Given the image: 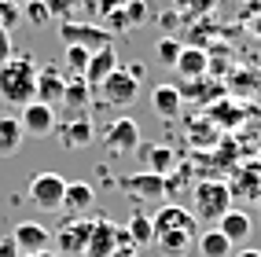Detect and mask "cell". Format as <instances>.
Instances as JSON below:
<instances>
[{
    "mask_svg": "<svg viewBox=\"0 0 261 257\" xmlns=\"http://www.w3.org/2000/svg\"><path fill=\"white\" fill-rule=\"evenodd\" d=\"M151 224H154V246L166 257H188L199 243V220L184 206H162L151 217Z\"/></svg>",
    "mask_w": 261,
    "mask_h": 257,
    "instance_id": "1",
    "label": "cell"
},
{
    "mask_svg": "<svg viewBox=\"0 0 261 257\" xmlns=\"http://www.w3.org/2000/svg\"><path fill=\"white\" fill-rule=\"evenodd\" d=\"M33 96H37V59L26 51L0 63V99L11 107H26Z\"/></svg>",
    "mask_w": 261,
    "mask_h": 257,
    "instance_id": "2",
    "label": "cell"
},
{
    "mask_svg": "<svg viewBox=\"0 0 261 257\" xmlns=\"http://www.w3.org/2000/svg\"><path fill=\"white\" fill-rule=\"evenodd\" d=\"M228 210H232V187L228 184H221V180L195 184V191H191V217L195 220L214 224V220H221Z\"/></svg>",
    "mask_w": 261,
    "mask_h": 257,
    "instance_id": "3",
    "label": "cell"
},
{
    "mask_svg": "<svg viewBox=\"0 0 261 257\" xmlns=\"http://www.w3.org/2000/svg\"><path fill=\"white\" fill-rule=\"evenodd\" d=\"M63 191H66V177H59V173H37L26 184V198L44 213L63 210Z\"/></svg>",
    "mask_w": 261,
    "mask_h": 257,
    "instance_id": "4",
    "label": "cell"
},
{
    "mask_svg": "<svg viewBox=\"0 0 261 257\" xmlns=\"http://www.w3.org/2000/svg\"><path fill=\"white\" fill-rule=\"evenodd\" d=\"M59 37L66 44H81L89 51H99V48H111L114 44V33L107 26H96V22H74V19H63L59 22Z\"/></svg>",
    "mask_w": 261,
    "mask_h": 257,
    "instance_id": "5",
    "label": "cell"
},
{
    "mask_svg": "<svg viewBox=\"0 0 261 257\" xmlns=\"http://www.w3.org/2000/svg\"><path fill=\"white\" fill-rule=\"evenodd\" d=\"M92 235V217H66L56 228V250L59 257H81Z\"/></svg>",
    "mask_w": 261,
    "mask_h": 257,
    "instance_id": "6",
    "label": "cell"
},
{
    "mask_svg": "<svg viewBox=\"0 0 261 257\" xmlns=\"http://www.w3.org/2000/svg\"><path fill=\"white\" fill-rule=\"evenodd\" d=\"M19 125H22V136H33V140H44V136L56 132L59 118H56V107H48L41 99H30L26 107H19Z\"/></svg>",
    "mask_w": 261,
    "mask_h": 257,
    "instance_id": "7",
    "label": "cell"
},
{
    "mask_svg": "<svg viewBox=\"0 0 261 257\" xmlns=\"http://www.w3.org/2000/svg\"><path fill=\"white\" fill-rule=\"evenodd\" d=\"M103 147H107L111 158L133 154L136 147H140V125H136L133 118H118V122H111L107 132H103Z\"/></svg>",
    "mask_w": 261,
    "mask_h": 257,
    "instance_id": "8",
    "label": "cell"
},
{
    "mask_svg": "<svg viewBox=\"0 0 261 257\" xmlns=\"http://www.w3.org/2000/svg\"><path fill=\"white\" fill-rule=\"evenodd\" d=\"M99 96H103V103H111V107H129V103H136V96H140V81H136L125 66H118V70L99 84Z\"/></svg>",
    "mask_w": 261,
    "mask_h": 257,
    "instance_id": "9",
    "label": "cell"
},
{
    "mask_svg": "<svg viewBox=\"0 0 261 257\" xmlns=\"http://www.w3.org/2000/svg\"><path fill=\"white\" fill-rule=\"evenodd\" d=\"M11 243L19 253H41V250L51 246V232L44 224H37V220H19L15 232H11Z\"/></svg>",
    "mask_w": 261,
    "mask_h": 257,
    "instance_id": "10",
    "label": "cell"
},
{
    "mask_svg": "<svg viewBox=\"0 0 261 257\" xmlns=\"http://www.w3.org/2000/svg\"><path fill=\"white\" fill-rule=\"evenodd\" d=\"M63 92H66V70H59L56 63L37 66V96H33V99L56 107V103H63Z\"/></svg>",
    "mask_w": 261,
    "mask_h": 257,
    "instance_id": "11",
    "label": "cell"
},
{
    "mask_svg": "<svg viewBox=\"0 0 261 257\" xmlns=\"http://www.w3.org/2000/svg\"><path fill=\"white\" fill-rule=\"evenodd\" d=\"M114 250H118V224L107 217H92V235L85 246V257H111Z\"/></svg>",
    "mask_w": 261,
    "mask_h": 257,
    "instance_id": "12",
    "label": "cell"
},
{
    "mask_svg": "<svg viewBox=\"0 0 261 257\" xmlns=\"http://www.w3.org/2000/svg\"><path fill=\"white\" fill-rule=\"evenodd\" d=\"M118 51H114V44L111 48H99V51H92V55H89V66H85V81H89V89H99V84L103 81H107L114 70H118Z\"/></svg>",
    "mask_w": 261,
    "mask_h": 257,
    "instance_id": "13",
    "label": "cell"
},
{
    "mask_svg": "<svg viewBox=\"0 0 261 257\" xmlns=\"http://www.w3.org/2000/svg\"><path fill=\"white\" fill-rule=\"evenodd\" d=\"M173 70H177L184 81H199V77L210 74V55H206V48H199V44L180 48V55H177V63H173Z\"/></svg>",
    "mask_w": 261,
    "mask_h": 257,
    "instance_id": "14",
    "label": "cell"
},
{
    "mask_svg": "<svg viewBox=\"0 0 261 257\" xmlns=\"http://www.w3.org/2000/svg\"><path fill=\"white\" fill-rule=\"evenodd\" d=\"M96 202V187L89 180H66V191H63V210L70 217H85Z\"/></svg>",
    "mask_w": 261,
    "mask_h": 257,
    "instance_id": "15",
    "label": "cell"
},
{
    "mask_svg": "<svg viewBox=\"0 0 261 257\" xmlns=\"http://www.w3.org/2000/svg\"><path fill=\"white\" fill-rule=\"evenodd\" d=\"M121 191H129L133 198H162L166 195V177L159 173H136V177H121Z\"/></svg>",
    "mask_w": 261,
    "mask_h": 257,
    "instance_id": "16",
    "label": "cell"
},
{
    "mask_svg": "<svg viewBox=\"0 0 261 257\" xmlns=\"http://www.w3.org/2000/svg\"><path fill=\"white\" fill-rule=\"evenodd\" d=\"M56 132H59V140H63L66 151H81V147H89L96 140L92 122H89V118H81V114L74 118V122H66V125H56Z\"/></svg>",
    "mask_w": 261,
    "mask_h": 257,
    "instance_id": "17",
    "label": "cell"
},
{
    "mask_svg": "<svg viewBox=\"0 0 261 257\" xmlns=\"http://www.w3.org/2000/svg\"><path fill=\"white\" fill-rule=\"evenodd\" d=\"M250 228H254V220H250V213H243V210H228L221 220H217V232L228 239L232 246H243L250 239Z\"/></svg>",
    "mask_w": 261,
    "mask_h": 257,
    "instance_id": "18",
    "label": "cell"
},
{
    "mask_svg": "<svg viewBox=\"0 0 261 257\" xmlns=\"http://www.w3.org/2000/svg\"><path fill=\"white\" fill-rule=\"evenodd\" d=\"M180 103H184V92L177 89V84H154L151 92V110L166 118V122H173V118L180 114Z\"/></svg>",
    "mask_w": 261,
    "mask_h": 257,
    "instance_id": "19",
    "label": "cell"
},
{
    "mask_svg": "<svg viewBox=\"0 0 261 257\" xmlns=\"http://www.w3.org/2000/svg\"><path fill=\"white\" fill-rule=\"evenodd\" d=\"M125 235H129V243H133L136 250L154 246V224H151V217H147V213H133L129 224H125Z\"/></svg>",
    "mask_w": 261,
    "mask_h": 257,
    "instance_id": "20",
    "label": "cell"
},
{
    "mask_svg": "<svg viewBox=\"0 0 261 257\" xmlns=\"http://www.w3.org/2000/svg\"><path fill=\"white\" fill-rule=\"evenodd\" d=\"M195 250H199V257H232V243L224 239L217 228H210V232H199V243H195Z\"/></svg>",
    "mask_w": 261,
    "mask_h": 257,
    "instance_id": "21",
    "label": "cell"
},
{
    "mask_svg": "<svg viewBox=\"0 0 261 257\" xmlns=\"http://www.w3.org/2000/svg\"><path fill=\"white\" fill-rule=\"evenodd\" d=\"M22 147V125L15 114H0V154H15Z\"/></svg>",
    "mask_w": 261,
    "mask_h": 257,
    "instance_id": "22",
    "label": "cell"
},
{
    "mask_svg": "<svg viewBox=\"0 0 261 257\" xmlns=\"http://www.w3.org/2000/svg\"><path fill=\"white\" fill-rule=\"evenodd\" d=\"M89 99H92L89 81H85V77H66V92H63V103H66V107H70L74 114H81L85 107H89Z\"/></svg>",
    "mask_w": 261,
    "mask_h": 257,
    "instance_id": "23",
    "label": "cell"
},
{
    "mask_svg": "<svg viewBox=\"0 0 261 257\" xmlns=\"http://www.w3.org/2000/svg\"><path fill=\"white\" fill-rule=\"evenodd\" d=\"M136 151L147 158V173H159V177H166L169 169H173V162H177V158H173V151L169 147H159V144H154V147H136Z\"/></svg>",
    "mask_w": 261,
    "mask_h": 257,
    "instance_id": "24",
    "label": "cell"
},
{
    "mask_svg": "<svg viewBox=\"0 0 261 257\" xmlns=\"http://www.w3.org/2000/svg\"><path fill=\"white\" fill-rule=\"evenodd\" d=\"M89 55H92L89 48H81V44H66V48H63V66H66V74H70V77H81V74H85V66H89Z\"/></svg>",
    "mask_w": 261,
    "mask_h": 257,
    "instance_id": "25",
    "label": "cell"
},
{
    "mask_svg": "<svg viewBox=\"0 0 261 257\" xmlns=\"http://www.w3.org/2000/svg\"><path fill=\"white\" fill-rule=\"evenodd\" d=\"M121 11H125L129 30L147 26V22H151V4H147V0H125V4H121Z\"/></svg>",
    "mask_w": 261,
    "mask_h": 257,
    "instance_id": "26",
    "label": "cell"
},
{
    "mask_svg": "<svg viewBox=\"0 0 261 257\" xmlns=\"http://www.w3.org/2000/svg\"><path fill=\"white\" fill-rule=\"evenodd\" d=\"M180 41L177 37H169V33H162L159 41H154V55H159V63H166V66H173L177 63V55H180Z\"/></svg>",
    "mask_w": 261,
    "mask_h": 257,
    "instance_id": "27",
    "label": "cell"
},
{
    "mask_svg": "<svg viewBox=\"0 0 261 257\" xmlns=\"http://www.w3.org/2000/svg\"><path fill=\"white\" fill-rule=\"evenodd\" d=\"M22 19H26L30 26H37V30H41V26H48V22H51V15H48V8L41 4V0H26Z\"/></svg>",
    "mask_w": 261,
    "mask_h": 257,
    "instance_id": "28",
    "label": "cell"
},
{
    "mask_svg": "<svg viewBox=\"0 0 261 257\" xmlns=\"http://www.w3.org/2000/svg\"><path fill=\"white\" fill-rule=\"evenodd\" d=\"M41 4L48 8V15H51V19H56V15H59V19H70V15L85 4V0H41Z\"/></svg>",
    "mask_w": 261,
    "mask_h": 257,
    "instance_id": "29",
    "label": "cell"
},
{
    "mask_svg": "<svg viewBox=\"0 0 261 257\" xmlns=\"http://www.w3.org/2000/svg\"><path fill=\"white\" fill-rule=\"evenodd\" d=\"M19 22H22V8L11 4V0H0V26L11 30V26H19Z\"/></svg>",
    "mask_w": 261,
    "mask_h": 257,
    "instance_id": "30",
    "label": "cell"
},
{
    "mask_svg": "<svg viewBox=\"0 0 261 257\" xmlns=\"http://www.w3.org/2000/svg\"><path fill=\"white\" fill-rule=\"evenodd\" d=\"M103 19H107L111 33H129V22H125V11H121V8H114L111 15H103Z\"/></svg>",
    "mask_w": 261,
    "mask_h": 257,
    "instance_id": "31",
    "label": "cell"
},
{
    "mask_svg": "<svg viewBox=\"0 0 261 257\" xmlns=\"http://www.w3.org/2000/svg\"><path fill=\"white\" fill-rule=\"evenodd\" d=\"M177 8L188 11V15H202V11L214 8V0H177Z\"/></svg>",
    "mask_w": 261,
    "mask_h": 257,
    "instance_id": "32",
    "label": "cell"
},
{
    "mask_svg": "<svg viewBox=\"0 0 261 257\" xmlns=\"http://www.w3.org/2000/svg\"><path fill=\"white\" fill-rule=\"evenodd\" d=\"M15 55V41H11V30L0 26V63H8Z\"/></svg>",
    "mask_w": 261,
    "mask_h": 257,
    "instance_id": "33",
    "label": "cell"
},
{
    "mask_svg": "<svg viewBox=\"0 0 261 257\" xmlns=\"http://www.w3.org/2000/svg\"><path fill=\"white\" fill-rule=\"evenodd\" d=\"M0 257H19V250H15V243H11V235L0 239Z\"/></svg>",
    "mask_w": 261,
    "mask_h": 257,
    "instance_id": "34",
    "label": "cell"
},
{
    "mask_svg": "<svg viewBox=\"0 0 261 257\" xmlns=\"http://www.w3.org/2000/svg\"><path fill=\"white\" fill-rule=\"evenodd\" d=\"M125 70H129V74H133L136 81H144V77H147V66H144V63H129Z\"/></svg>",
    "mask_w": 261,
    "mask_h": 257,
    "instance_id": "35",
    "label": "cell"
},
{
    "mask_svg": "<svg viewBox=\"0 0 261 257\" xmlns=\"http://www.w3.org/2000/svg\"><path fill=\"white\" fill-rule=\"evenodd\" d=\"M232 257H261V250H257V246H239Z\"/></svg>",
    "mask_w": 261,
    "mask_h": 257,
    "instance_id": "36",
    "label": "cell"
},
{
    "mask_svg": "<svg viewBox=\"0 0 261 257\" xmlns=\"http://www.w3.org/2000/svg\"><path fill=\"white\" fill-rule=\"evenodd\" d=\"M111 257H140V250H133V246H118Z\"/></svg>",
    "mask_w": 261,
    "mask_h": 257,
    "instance_id": "37",
    "label": "cell"
},
{
    "mask_svg": "<svg viewBox=\"0 0 261 257\" xmlns=\"http://www.w3.org/2000/svg\"><path fill=\"white\" fill-rule=\"evenodd\" d=\"M19 257H59V253H51V250H41V253H19Z\"/></svg>",
    "mask_w": 261,
    "mask_h": 257,
    "instance_id": "38",
    "label": "cell"
},
{
    "mask_svg": "<svg viewBox=\"0 0 261 257\" xmlns=\"http://www.w3.org/2000/svg\"><path fill=\"white\" fill-rule=\"evenodd\" d=\"M11 4H26V0H11Z\"/></svg>",
    "mask_w": 261,
    "mask_h": 257,
    "instance_id": "39",
    "label": "cell"
}]
</instances>
